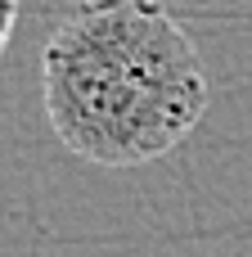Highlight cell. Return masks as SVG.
Wrapping results in <instances>:
<instances>
[{
    "label": "cell",
    "instance_id": "2",
    "mask_svg": "<svg viewBox=\"0 0 252 257\" xmlns=\"http://www.w3.org/2000/svg\"><path fill=\"white\" fill-rule=\"evenodd\" d=\"M14 23H18V0H0V54L14 36Z\"/></svg>",
    "mask_w": 252,
    "mask_h": 257
},
{
    "label": "cell",
    "instance_id": "1",
    "mask_svg": "<svg viewBox=\"0 0 252 257\" xmlns=\"http://www.w3.org/2000/svg\"><path fill=\"white\" fill-rule=\"evenodd\" d=\"M41 99L68 154L95 167H144L194 136L212 81L162 0H81L45 41Z\"/></svg>",
    "mask_w": 252,
    "mask_h": 257
}]
</instances>
